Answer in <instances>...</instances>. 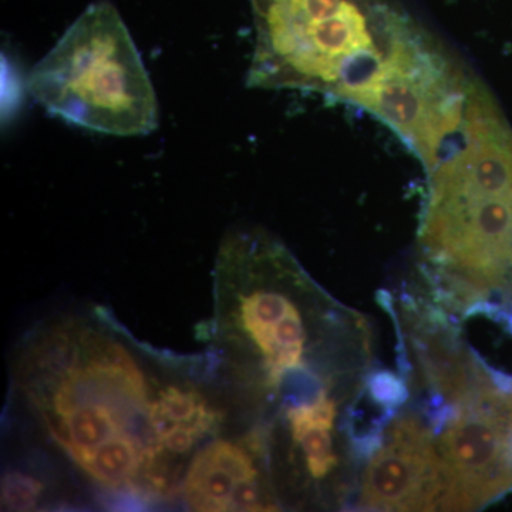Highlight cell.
Instances as JSON below:
<instances>
[{"label":"cell","instance_id":"277c9868","mask_svg":"<svg viewBox=\"0 0 512 512\" xmlns=\"http://www.w3.org/2000/svg\"><path fill=\"white\" fill-rule=\"evenodd\" d=\"M483 84L424 30L349 101L390 128L429 174L457 143Z\"/></svg>","mask_w":512,"mask_h":512},{"label":"cell","instance_id":"8992f818","mask_svg":"<svg viewBox=\"0 0 512 512\" xmlns=\"http://www.w3.org/2000/svg\"><path fill=\"white\" fill-rule=\"evenodd\" d=\"M430 427L414 416L400 417L370 458L363 477L362 503L377 511H427L439 505L444 491L440 451Z\"/></svg>","mask_w":512,"mask_h":512},{"label":"cell","instance_id":"5b68a950","mask_svg":"<svg viewBox=\"0 0 512 512\" xmlns=\"http://www.w3.org/2000/svg\"><path fill=\"white\" fill-rule=\"evenodd\" d=\"M511 426L512 410L493 389L457 407L441 433L444 491L437 507L474 510L512 483Z\"/></svg>","mask_w":512,"mask_h":512},{"label":"cell","instance_id":"6da1fadb","mask_svg":"<svg viewBox=\"0 0 512 512\" xmlns=\"http://www.w3.org/2000/svg\"><path fill=\"white\" fill-rule=\"evenodd\" d=\"M20 402L43 436L107 493L167 497L183 464L164 450L165 384L143 350L109 322L60 318L32 333L16 357Z\"/></svg>","mask_w":512,"mask_h":512},{"label":"cell","instance_id":"7a4b0ae2","mask_svg":"<svg viewBox=\"0 0 512 512\" xmlns=\"http://www.w3.org/2000/svg\"><path fill=\"white\" fill-rule=\"evenodd\" d=\"M256 42L247 86L348 104L423 32L393 0H249Z\"/></svg>","mask_w":512,"mask_h":512},{"label":"cell","instance_id":"30bf717a","mask_svg":"<svg viewBox=\"0 0 512 512\" xmlns=\"http://www.w3.org/2000/svg\"><path fill=\"white\" fill-rule=\"evenodd\" d=\"M365 392L372 403L379 404L384 410L396 412L409 399V389L403 377L394 375L390 370H375L366 380Z\"/></svg>","mask_w":512,"mask_h":512},{"label":"cell","instance_id":"8fae6325","mask_svg":"<svg viewBox=\"0 0 512 512\" xmlns=\"http://www.w3.org/2000/svg\"><path fill=\"white\" fill-rule=\"evenodd\" d=\"M511 450H512V440H511Z\"/></svg>","mask_w":512,"mask_h":512},{"label":"cell","instance_id":"52a82bcc","mask_svg":"<svg viewBox=\"0 0 512 512\" xmlns=\"http://www.w3.org/2000/svg\"><path fill=\"white\" fill-rule=\"evenodd\" d=\"M259 480L255 458L244 444L212 440L191 457L181 493L192 511H235L242 488Z\"/></svg>","mask_w":512,"mask_h":512},{"label":"cell","instance_id":"ba28073f","mask_svg":"<svg viewBox=\"0 0 512 512\" xmlns=\"http://www.w3.org/2000/svg\"><path fill=\"white\" fill-rule=\"evenodd\" d=\"M338 407L328 393L309 403L296 404L286 412L292 440L302 448L306 468L315 480H322L338 464L332 430Z\"/></svg>","mask_w":512,"mask_h":512},{"label":"cell","instance_id":"9c48e42d","mask_svg":"<svg viewBox=\"0 0 512 512\" xmlns=\"http://www.w3.org/2000/svg\"><path fill=\"white\" fill-rule=\"evenodd\" d=\"M43 484L30 474L6 473L2 480V507L8 511H32L39 507Z\"/></svg>","mask_w":512,"mask_h":512},{"label":"cell","instance_id":"3957f363","mask_svg":"<svg viewBox=\"0 0 512 512\" xmlns=\"http://www.w3.org/2000/svg\"><path fill=\"white\" fill-rule=\"evenodd\" d=\"M29 90L49 113L111 136H146L158 101L126 23L109 0L92 3L33 67Z\"/></svg>","mask_w":512,"mask_h":512}]
</instances>
